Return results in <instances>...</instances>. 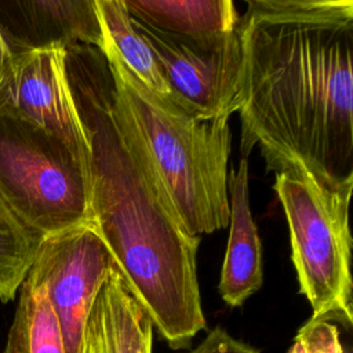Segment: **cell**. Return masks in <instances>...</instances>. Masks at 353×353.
I'll use <instances>...</instances> for the list:
<instances>
[{"label": "cell", "mask_w": 353, "mask_h": 353, "mask_svg": "<svg viewBox=\"0 0 353 353\" xmlns=\"http://www.w3.org/2000/svg\"><path fill=\"white\" fill-rule=\"evenodd\" d=\"M124 6L134 19L189 39L229 33L240 19L230 0H124Z\"/></svg>", "instance_id": "7c38bea8"}, {"label": "cell", "mask_w": 353, "mask_h": 353, "mask_svg": "<svg viewBox=\"0 0 353 353\" xmlns=\"http://www.w3.org/2000/svg\"><path fill=\"white\" fill-rule=\"evenodd\" d=\"M44 237L34 233L0 194V301H12L26 279Z\"/></svg>", "instance_id": "9a60e30c"}, {"label": "cell", "mask_w": 353, "mask_h": 353, "mask_svg": "<svg viewBox=\"0 0 353 353\" xmlns=\"http://www.w3.org/2000/svg\"><path fill=\"white\" fill-rule=\"evenodd\" d=\"M113 259L91 225L43 239L28 277L40 283L58 317L66 353H79L91 305Z\"/></svg>", "instance_id": "52a82bcc"}, {"label": "cell", "mask_w": 353, "mask_h": 353, "mask_svg": "<svg viewBox=\"0 0 353 353\" xmlns=\"http://www.w3.org/2000/svg\"><path fill=\"white\" fill-rule=\"evenodd\" d=\"M103 54L117 97L188 232L200 237L226 228L229 119L207 120L190 114L143 85L109 41Z\"/></svg>", "instance_id": "3957f363"}, {"label": "cell", "mask_w": 353, "mask_h": 353, "mask_svg": "<svg viewBox=\"0 0 353 353\" xmlns=\"http://www.w3.org/2000/svg\"><path fill=\"white\" fill-rule=\"evenodd\" d=\"M95 6L106 41L123 63L150 91L170 99V88L160 65L146 40L134 29L124 0H95Z\"/></svg>", "instance_id": "5bb4252c"}, {"label": "cell", "mask_w": 353, "mask_h": 353, "mask_svg": "<svg viewBox=\"0 0 353 353\" xmlns=\"http://www.w3.org/2000/svg\"><path fill=\"white\" fill-rule=\"evenodd\" d=\"M228 194L230 230L218 291L228 306L239 307L263 284L262 244L250 210L247 157L229 171Z\"/></svg>", "instance_id": "30bf717a"}, {"label": "cell", "mask_w": 353, "mask_h": 353, "mask_svg": "<svg viewBox=\"0 0 353 353\" xmlns=\"http://www.w3.org/2000/svg\"><path fill=\"white\" fill-rule=\"evenodd\" d=\"M186 353H261L259 349L236 339L223 327L216 325L205 338Z\"/></svg>", "instance_id": "e0dca14e"}, {"label": "cell", "mask_w": 353, "mask_h": 353, "mask_svg": "<svg viewBox=\"0 0 353 353\" xmlns=\"http://www.w3.org/2000/svg\"><path fill=\"white\" fill-rule=\"evenodd\" d=\"M17 57V50L7 39L4 32L0 29V88L6 83L7 77L14 65V59Z\"/></svg>", "instance_id": "ac0fdd59"}, {"label": "cell", "mask_w": 353, "mask_h": 353, "mask_svg": "<svg viewBox=\"0 0 353 353\" xmlns=\"http://www.w3.org/2000/svg\"><path fill=\"white\" fill-rule=\"evenodd\" d=\"M65 66L88 143L90 223L128 291L171 349L207 328L197 277L200 237L181 221L121 105L105 54L65 48Z\"/></svg>", "instance_id": "6da1fadb"}, {"label": "cell", "mask_w": 353, "mask_h": 353, "mask_svg": "<svg viewBox=\"0 0 353 353\" xmlns=\"http://www.w3.org/2000/svg\"><path fill=\"white\" fill-rule=\"evenodd\" d=\"M241 157L353 185V1L247 0Z\"/></svg>", "instance_id": "7a4b0ae2"}, {"label": "cell", "mask_w": 353, "mask_h": 353, "mask_svg": "<svg viewBox=\"0 0 353 353\" xmlns=\"http://www.w3.org/2000/svg\"><path fill=\"white\" fill-rule=\"evenodd\" d=\"M284 210L291 258L316 320L353 325L352 234L349 203L353 185L332 188L305 172H281L273 185Z\"/></svg>", "instance_id": "277c9868"}, {"label": "cell", "mask_w": 353, "mask_h": 353, "mask_svg": "<svg viewBox=\"0 0 353 353\" xmlns=\"http://www.w3.org/2000/svg\"><path fill=\"white\" fill-rule=\"evenodd\" d=\"M3 353H66L58 317L44 287L26 276Z\"/></svg>", "instance_id": "4fadbf2b"}, {"label": "cell", "mask_w": 353, "mask_h": 353, "mask_svg": "<svg viewBox=\"0 0 353 353\" xmlns=\"http://www.w3.org/2000/svg\"><path fill=\"white\" fill-rule=\"evenodd\" d=\"M134 29L152 48L170 101L200 119H229L243 105L244 50L240 28L189 39L157 30L131 17Z\"/></svg>", "instance_id": "8992f818"}, {"label": "cell", "mask_w": 353, "mask_h": 353, "mask_svg": "<svg viewBox=\"0 0 353 353\" xmlns=\"http://www.w3.org/2000/svg\"><path fill=\"white\" fill-rule=\"evenodd\" d=\"M0 113L32 121L88 164V143L68 81L65 48L18 51L0 88Z\"/></svg>", "instance_id": "ba28073f"}, {"label": "cell", "mask_w": 353, "mask_h": 353, "mask_svg": "<svg viewBox=\"0 0 353 353\" xmlns=\"http://www.w3.org/2000/svg\"><path fill=\"white\" fill-rule=\"evenodd\" d=\"M0 194L41 237L90 223L87 165L32 121L0 113Z\"/></svg>", "instance_id": "5b68a950"}, {"label": "cell", "mask_w": 353, "mask_h": 353, "mask_svg": "<svg viewBox=\"0 0 353 353\" xmlns=\"http://www.w3.org/2000/svg\"><path fill=\"white\" fill-rule=\"evenodd\" d=\"M345 353H352V347H350L349 345H346V350H345Z\"/></svg>", "instance_id": "d6986e66"}, {"label": "cell", "mask_w": 353, "mask_h": 353, "mask_svg": "<svg viewBox=\"0 0 353 353\" xmlns=\"http://www.w3.org/2000/svg\"><path fill=\"white\" fill-rule=\"evenodd\" d=\"M79 353H153V325L116 266L91 305Z\"/></svg>", "instance_id": "8fae6325"}, {"label": "cell", "mask_w": 353, "mask_h": 353, "mask_svg": "<svg viewBox=\"0 0 353 353\" xmlns=\"http://www.w3.org/2000/svg\"><path fill=\"white\" fill-rule=\"evenodd\" d=\"M0 29L18 51L85 44L105 51L95 0H0Z\"/></svg>", "instance_id": "9c48e42d"}, {"label": "cell", "mask_w": 353, "mask_h": 353, "mask_svg": "<svg viewBox=\"0 0 353 353\" xmlns=\"http://www.w3.org/2000/svg\"><path fill=\"white\" fill-rule=\"evenodd\" d=\"M338 327L325 320L309 319L295 334L287 353H345Z\"/></svg>", "instance_id": "2e32d148"}]
</instances>
